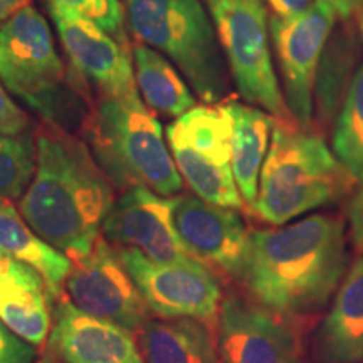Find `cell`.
I'll list each match as a JSON object with an SVG mask.
<instances>
[{"mask_svg": "<svg viewBox=\"0 0 363 363\" xmlns=\"http://www.w3.org/2000/svg\"><path fill=\"white\" fill-rule=\"evenodd\" d=\"M333 152L357 184H363V62L335 118Z\"/></svg>", "mask_w": 363, "mask_h": 363, "instance_id": "obj_24", "label": "cell"}, {"mask_svg": "<svg viewBox=\"0 0 363 363\" xmlns=\"http://www.w3.org/2000/svg\"><path fill=\"white\" fill-rule=\"evenodd\" d=\"M234 123L224 104L195 106L167 126L177 170L197 197L240 211L244 201L233 174Z\"/></svg>", "mask_w": 363, "mask_h": 363, "instance_id": "obj_7", "label": "cell"}, {"mask_svg": "<svg viewBox=\"0 0 363 363\" xmlns=\"http://www.w3.org/2000/svg\"><path fill=\"white\" fill-rule=\"evenodd\" d=\"M321 2L328 4L337 17L345 22L360 19L363 12V0H321Z\"/></svg>", "mask_w": 363, "mask_h": 363, "instance_id": "obj_31", "label": "cell"}, {"mask_svg": "<svg viewBox=\"0 0 363 363\" xmlns=\"http://www.w3.org/2000/svg\"><path fill=\"white\" fill-rule=\"evenodd\" d=\"M38 163L19 208L39 238L72 261L93 251L115 203V185L93 153L51 121L35 126Z\"/></svg>", "mask_w": 363, "mask_h": 363, "instance_id": "obj_1", "label": "cell"}, {"mask_svg": "<svg viewBox=\"0 0 363 363\" xmlns=\"http://www.w3.org/2000/svg\"><path fill=\"white\" fill-rule=\"evenodd\" d=\"M126 27L140 44L169 56L199 98L219 103L227 94V71L214 26L201 0H120Z\"/></svg>", "mask_w": 363, "mask_h": 363, "instance_id": "obj_5", "label": "cell"}, {"mask_svg": "<svg viewBox=\"0 0 363 363\" xmlns=\"http://www.w3.org/2000/svg\"><path fill=\"white\" fill-rule=\"evenodd\" d=\"M360 30H362V34H363V12H362V16H360Z\"/></svg>", "mask_w": 363, "mask_h": 363, "instance_id": "obj_34", "label": "cell"}, {"mask_svg": "<svg viewBox=\"0 0 363 363\" xmlns=\"http://www.w3.org/2000/svg\"><path fill=\"white\" fill-rule=\"evenodd\" d=\"M222 104L230 113L234 123L233 174L244 206L251 211L259 190V177L267 157V143L274 126V116L234 99Z\"/></svg>", "mask_w": 363, "mask_h": 363, "instance_id": "obj_20", "label": "cell"}, {"mask_svg": "<svg viewBox=\"0 0 363 363\" xmlns=\"http://www.w3.org/2000/svg\"><path fill=\"white\" fill-rule=\"evenodd\" d=\"M48 284L34 267L0 252V320L39 347L51 328Z\"/></svg>", "mask_w": 363, "mask_h": 363, "instance_id": "obj_17", "label": "cell"}, {"mask_svg": "<svg viewBox=\"0 0 363 363\" xmlns=\"http://www.w3.org/2000/svg\"><path fill=\"white\" fill-rule=\"evenodd\" d=\"M38 163L35 131L0 133V202L22 199L34 179Z\"/></svg>", "mask_w": 363, "mask_h": 363, "instance_id": "obj_25", "label": "cell"}, {"mask_svg": "<svg viewBox=\"0 0 363 363\" xmlns=\"http://www.w3.org/2000/svg\"><path fill=\"white\" fill-rule=\"evenodd\" d=\"M318 353L323 363L363 360V257L345 274L318 331Z\"/></svg>", "mask_w": 363, "mask_h": 363, "instance_id": "obj_18", "label": "cell"}, {"mask_svg": "<svg viewBox=\"0 0 363 363\" xmlns=\"http://www.w3.org/2000/svg\"><path fill=\"white\" fill-rule=\"evenodd\" d=\"M335 19L337 13L321 0L291 19L271 17V40L283 79L284 103L293 120L303 128L311 126L318 65Z\"/></svg>", "mask_w": 363, "mask_h": 363, "instance_id": "obj_10", "label": "cell"}, {"mask_svg": "<svg viewBox=\"0 0 363 363\" xmlns=\"http://www.w3.org/2000/svg\"><path fill=\"white\" fill-rule=\"evenodd\" d=\"M65 293L81 311L113 321L131 333H140L148 321V308L135 281L103 235L93 251L72 261Z\"/></svg>", "mask_w": 363, "mask_h": 363, "instance_id": "obj_11", "label": "cell"}, {"mask_svg": "<svg viewBox=\"0 0 363 363\" xmlns=\"http://www.w3.org/2000/svg\"><path fill=\"white\" fill-rule=\"evenodd\" d=\"M30 0H0V24L11 19L13 13L29 6Z\"/></svg>", "mask_w": 363, "mask_h": 363, "instance_id": "obj_32", "label": "cell"}, {"mask_svg": "<svg viewBox=\"0 0 363 363\" xmlns=\"http://www.w3.org/2000/svg\"><path fill=\"white\" fill-rule=\"evenodd\" d=\"M49 2L61 4L76 11L86 19L101 27L104 33L115 38L118 43L128 45L125 33V13L120 0H49Z\"/></svg>", "mask_w": 363, "mask_h": 363, "instance_id": "obj_26", "label": "cell"}, {"mask_svg": "<svg viewBox=\"0 0 363 363\" xmlns=\"http://www.w3.org/2000/svg\"><path fill=\"white\" fill-rule=\"evenodd\" d=\"M140 350L145 363H220L214 330L194 318L148 320Z\"/></svg>", "mask_w": 363, "mask_h": 363, "instance_id": "obj_19", "label": "cell"}, {"mask_svg": "<svg viewBox=\"0 0 363 363\" xmlns=\"http://www.w3.org/2000/svg\"><path fill=\"white\" fill-rule=\"evenodd\" d=\"M240 96L278 120H293L274 72L262 0H206Z\"/></svg>", "mask_w": 363, "mask_h": 363, "instance_id": "obj_8", "label": "cell"}, {"mask_svg": "<svg viewBox=\"0 0 363 363\" xmlns=\"http://www.w3.org/2000/svg\"><path fill=\"white\" fill-rule=\"evenodd\" d=\"M214 337L220 363H299L301 357L288 318L238 294L222 299Z\"/></svg>", "mask_w": 363, "mask_h": 363, "instance_id": "obj_12", "label": "cell"}, {"mask_svg": "<svg viewBox=\"0 0 363 363\" xmlns=\"http://www.w3.org/2000/svg\"><path fill=\"white\" fill-rule=\"evenodd\" d=\"M353 184L355 180L320 135L294 120L274 118L257 199L249 212L279 227L313 208L337 202Z\"/></svg>", "mask_w": 363, "mask_h": 363, "instance_id": "obj_3", "label": "cell"}, {"mask_svg": "<svg viewBox=\"0 0 363 363\" xmlns=\"http://www.w3.org/2000/svg\"><path fill=\"white\" fill-rule=\"evenodd\" d=\"M362 40L350 24H345L333 35H330L320 65H318L315 94L320 125L328 126L347 96L357 59L360 56Z\"/></svg>", "mask_w": 363, "mask_h": 363, "instance_id": "obj_22", "label": "cell"}, {"mask_svg": "<svg viewBox=\"0 0 363 363\" xmlns=\"http://www.w3.org/2000/svg\"><path fill=\"white\" fill-rule=\"evenodd\" d=\"M101 230L113 247L136 249L152 261L179 262L192 257L177 234L170 199L150 189L125 190Z\"/></svg>", "mask_w": 363, "mask_h": 363, "instance_id": "obj_15", "label": "cell"}, {"mask_svg": "<svg viewBox=\"0 0 363 363\" xmlns=\"http://www.w3.org/2000/svg\"><path fill=\"white\" fill-rule=\"evenodd\" d=\"M29 116L12 101L0 84V133L21 135L29 131Z\"/></svg>", "mask_w": 363, "mask_h": 363, "instance_id": "obj_28", "label": "cell"}, {"mask_svg": "<svg viewBox=\"0 0 363 363\" xmlns=\"http://www.w3.org/2000/svg\"><path fill=\"white\" fill-rule=\"evenodd\" d=\"M0 252L34 267L48 284L51 299L65 293L72 259L39 238L11 202H0Z\"/></svg>", "mask_w": 363, "mask_h": 363, "instance_id": "obj_21", "label": "cell"}, {"mask_svg": "<svg viewBox=\"0 0 363 363\" xmlns=\"http://www.w3.org/2000/svg\"><path fill=\"white\" fill-rule=\"evenodd\" d=\"M0 81L44 121L61 126L65 65L48 22L34 7L21 9L0 24Z\"/></svg>", "mask_w": 363, "mask_h": 363, "instance_id": "obj_6", "label": "cell"}, {"mask_svg": "<svg viewBox=\"0 0 363 363\" xmlns=\"http://www.w3.org/2000/svg\"><path fill=\"white\" fill-rule=\"evenodd\" d=\"M272 13L281 19H291L310 11L316 0H266Z\"/></svg>", "mask_w": 363, "mask_h": 363, "instance_id": "obj_30", "label": "cell"}, {"mask_svg": "<svg viewBox=\"0 0 363 363\" xmlns=\"http://www.w3.org/2000/svg\"><path fill=\"white\" fill-rule=\"evenodd\" d=\"M81 135L116 189L145 187L170 197L184 187L160 121L140 98L99 94L89 106Z\"/></svg>", "mask_w": 363, "mask_h": 363, "instance_id": "obj_4", "label": "cell"}, {"mask_svg": "<svg viewBox=\"0 0 363 363\" xmlns=\"http://www.w3.org/2000/svg\"><path fill=\"white\" fill-rule=\"evenodd\" d=\"M54 26L72 67L88 78L99 94L113 98H140L131 52L101 27L61 4L49 2Z\"/></svg>", "mask_w": 363, "mask_h": 363, "instance_id": "obj_14", "label": "cell"}, {"mask_svg": "<svg viewBox=\"0 0 363 363\" xmlns=\"http://www.w3.org/2000/svg\"><path fill=\"white\" fill-rule=\"evenodd\" d=\"M38 363H54V358H52L51 353H45V355L40 358Z\"/></svg>", "mask_w": 363, "mask_h": 363, "instance_id": "obj_33", "label": "cell"}, {"mask_svg": "<svg viewBox=\"0 0 363 363\" xmlns=\"http://www.w3.org/2000/svg\"><path fill=\"white\" fill-rule=\"evenodd\" d=\"M48 350L65 363H145L131 331L88 315L67 299L54 311Z\"/></svg>", "mask_w": 363, "mask_h": 363, "instance_id": "obj_16", "label": "cell"}, {"mask_svg": "<svg viewBox=\"0 0 363 363\" xmlns=\"http://www.w3.org/2000/svg\"><path fill=\"white\" fill-rule=\"evenodd\" d=\"M347 266L343 220L313 214L284 227L251 230L240 283L266 310L305 318L330 301Z\"/></svg>", "mask_w": 363, "mask_h": 363, "instance_id": "obj_2", "label": "cell"}, {"mask_svg": "<svg viewBox=\"0 0 363 363\" xmlns=\"http://www.w3.org/2000/svg\"><path fill=\"white\" fill-rule=\"evenodd\" d=\"M131 54L136 86L142 91L150 110L179 118L197 106L179 71L160 52L150 45L135 44Z\"/></svg>", "mask_w": 363, "mask_h": 363, "instance_id": "obj_23", "label": "cell"}, {"mask_svg": "<svg viewBox=\"0 0 363 363\" xmlns=\"http://www.w3.org/2000/svg\"><path fill=\"white\" fill-rule=\"evenodd\" d=\"M348 224H350V235L358 251L363 252V184L350 199L347 208Z\"/></svg>", "mask_w": 363, "mask_h": 363, "instance_id": "obj_29", "label": "cell"}, {"mask_svg": "<svg viewBox=\"0 0 363 363\" xmlns=\"http://www.w3.org/2000/svg\"><path fill=\"white\" fill-rule=\"evenodd\" d=\"M177 234L197 261L240 281L249 252V233L234 208L206 202L195 194L170 197Z\"/></svg>", "mask_w": 363, "mask_h": 363, "instance_id": "obj_13", "label": "cell"}, {"mask_svg": "<svg viewBox=\"0 0 363 363\" xmlns=\"http://www.w3.org/2000/svg\"><path fill=\"white\" fill-rule=\"evenodd\" d=\"M34 358V345L13 333L0 320V363H33Z\"/></svg>", "mask_w": 363, "mask_h": 363, "instance_id": "obj_27", "label": "cell"}, {"mask_svg": "<svg viewBox=\"0 0 363 363\" xmlns=\"http://www.w3.org/2000/svg\"><path fill=\"white\" fill-rule=\"evenodd\" d=\"M115 249L148 311L163 320L194 318L216 330L224 299L216 271L194 257L179 262H157L136 249Z\"/></svg>", "mask_w": 363, "mask_h": 363, "instance_id": "obj_9", "label": "cell"}]
</instances>
